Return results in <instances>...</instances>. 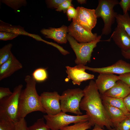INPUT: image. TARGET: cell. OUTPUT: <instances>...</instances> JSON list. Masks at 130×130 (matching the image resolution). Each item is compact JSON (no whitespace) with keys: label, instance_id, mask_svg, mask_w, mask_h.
Segmentation results:
<instances>
[{"label":"cell","instance_id":"40","mask_svg":"<svg viewBox=\"0 0 130 130\" xmlns=\"http://www.w3.org/2000/svg\"><path fill=\"white\" fill-rule=\"evenodd\" d=\"M77 1L78 3L81 4L86 3L87 1L86 0H78Z\"/></svg>","mask_w":130,"mask_h":130},{"label":"cell","instance_id":"3","mask_svg":"<svg viewBox=\"0 0 130 130\" xmlns=\"http://www.w3.org/2000/svg\"><path fill=\"white\" fill-rule=\"evenodd\" d=\"M117 0H99L95 10L97 18L101 17L103 20L104 26L102 35H107L112 31V26L115 22L116 16L118 14L115 12L114 7L118 4Z\"/></svg>","mask_w":130,"mask_h":130},{"label":"cell","instance_id":"24","mask_svg":"<svg viewBox=\"0 0 130 130\" xmlns=\"http://www.w3.org/2000/svg\"><path fill=\"white\" fill-rule=\"evenodd\" d=\"M12 44L9 43L0 49V66L7 61L12 53L11 51Z\"/></svg>","mask_w":130,"mask_h":130},{"label":"cell","instance_id":"14","mask_svg":"<svg viewBox=\"0 0 130 130\" xmlns=\"http://www.w3.org/2000/svg\"><path fill=\"white\" fill-rule=\"evenodd\" d=\"M67 28L68 27L64 25L58 28H43L40 32L46 38L52 39L60 44H65L67 41Z\"/></svg>","mask_w":130,"mask_h":130},{"label":"cell","instance_id":"37","mask_svg":"<svg viewBox=\"0 0 130 130\" xmlns=\"http://www.w3.org/2000/svg\"><path fill=\"white\" fill-rule=\"evenodd\" d=\"M123 100L126 109L130 113V93L123 98Z\"/></svg>","mask_w":130,"mask_h":130},{"label":"cell","instance_id":"20","mask_svg":"<svg viewBox=\"0 0 130 130\" xmlns=\"http://www.w3.org/2000/svg\"><path fill=\"white\" fill-rule=\"evenodd\" d=\"M101 96L103 100L110 105L120 109L127 116L130 114L126 109L123 98L112 97L103 95H101Z\"/></svg>","mask_w":130,"mask_h":130},{"label":"cell","instance_id":"13","mask_svg":"<svg viewBox=\"0 0 130 130\" xmlns=\"http://www.w3.org/2000/svg\"><path fill=\"white\" fill-rule=\"evenodd\" d=\"M23 67L21 63L12 53L8 59L0 66V81L9 77Z\"/></svg>","mask_w":130,"mask_h":130},{"label":"cell","instance_id":"42","mask_svg":"<svg viewBox=\"0 0 130 130\" xmlns=\"http://www.w3.org/2000/svg\"></svg>","mask_w":130,"mask_h":130},{"label":"cell","instance_id":"2","mask_svg":"<svg viewBox=\"0 0 130 130\" xmlns=\"http://www.w3.org/2000/svg\"><path fill=\"white\" fill-rule=\"evenodd\" d=\"M25 81L26 87L22 90L20 98L18 117L19 120L33 112L38 111L46 113L41 105L40 96L36 91V82L29 75L25 77Z\"/></svg>","mask_w":130,"mask_h":130},{"label":"cell","instance_id":"29","mask_svg":"<svg viewBox=\"0 0 130 130\" xmlns=\"http://www.w3.org/2000/svg\"><path fill=\"white\" fill-rule=\"evenodd\" d=\"M72 1L71 0H65L56 9V10L59 12L62 11L64 13L66 12L69 7L71 6H72Z\"/></svg>","mask_w":130,"mask_h":130},{"label":"cell","instance_id":"11","mask_svg":"<svg viewBox=\"0 0 130 130\" xmlns=\"http://www.w3.org/2000/svg\"><path fill=\"white\" fill-rule=\"evenodd\" d=\"M85 70L95 72L118 74L119 75L130 72V64L120 59L110 66L92 68L84 66Z\"/></svg>","mask_w":130,"mask_h":130},{"label":"cell","instance_id":"39","mask_svg":"<svg viewBox=\"0 0 130 130\" xmlns=\"http://www.w3.org/2000/svg\"><path fill=\"white\" fill-rule=\"evenodd\" d=\"M93 129L91 130H115L116 129H112L108 130H104L97 125H95Z\"/></svg>","mask_w":130,"mask_h":130},{"label":"cell","instance_id":"27","mask_svg":"<svg viewBox=\"0 0 130 130\" xmlns=\"http://www.w3.org/2000/svg\"><path fill=\"white\" fill-rule=\"evenodd\" d=\"M43 117L37 120L33 125L28 127V130H51L46 123Z\"/></svg>","mask_w":130,"mask_h":130},{"label":"cell","instance_id":"16","mask_svg":"<svg viewBox=\"0 0 130 130\" xmlns=\"http://www.w3.org/2000/svg\"><path fill=\"white\" fill-rule=\"evenodd\" d=\"M115 44L121 51L130 50V37L121 27L117 25L111 36Z\"/></svg>","mask_w":130,"mask_h":130},{"label":"cell","instance_id":"4","mask_svg":"<svg viewBox=\"0 0 130 130\" xmlns=\"http://www.w3.org/2000/svg\"><path fill=\"white\" fill-rule=\"evenodd\" d=\"M22 84L14 88L12 94L0 100V117L7 118L15 123L18 121L20 96Z\"/></svg>","mask_w":130,"mask_h":130},{"label":"cell","instance_id":"7","mask_svg":"<svg viewBox=\"0 0 130 130\" xmlns=\"http://www.w3.org/2000/svg\"><path fill=\"white\" fill-rule=\"evenodd\" d=\"M46 124L51 130H60L61 128L70 124L89 120L86 114L73 116L67 114L61 111L54 115H46L43 116Z\"/></svg>","mask_w":130,"mask_h":130},{"label":"cell","instance_id":"5","mask_svg":"<svg viewBox=\"0 0 130 130\" xmlns=\"http://www.w3.org/2000/svg\"><path fill=\"white\" fill-rule=\"evenodd\" d=\"M102 35H98L95 40L90 42L78 43L73 37L67 35V39L76 56L75 61L77 65L84 66L90 63L92 52L97 43L101 41Z\"/></svg>","mask_w":130,"mask_h":130},{"label":"cell","instance_id":"18","mask_svg":"<svg viewBox=\"0 0 130 130\" xmlns=\"http://www.w3.org/2000/svg\"><path fill=\"white\" fill-rule=\"evenodd\" d=\"M103 105L113 126L115 128L127 117L120 109L102 100Z\"/></svg>","mask_w":130,"mask_h":130},{"label":"cell","instance_id":"43","mask_svg":"<svg viewBox=\"0 0 130 130\" xmlns=\"http://www.w3.org/2000/svg\"><path fill=\"white\" fill-rule=\"evenodd\" d=\"M117 130L116 129V130Z\"/></svg>","mask_w":130,"mask_h":130},{"label":"cell","instance_id":"6","mask_svg":"<svg viewBox=\"0 0 130 130\" xmlns=\"http://www.w3.org/2000/svg\"><path fill=\"white\" fill-rule=\"evenodd\" d=\"M84 96L83 90L79 88L68 89L64 91L60 97L61 111L77 115H82L80 104Z\"/></svg>","mask_w":130,"mask_h":130},{"label":"cell","instance_id":"36","mask_svg":"<svg viewBox=\"0 0 130 130\" xmlns=\"http://www.w3.org/2000/svg\"><path fill=\"white\" fill-rule=\"evenodd\" d=\"M119 80L124 82L130 87V72L121 74L118 76Z\"/></svg>","mask_w":130,"mask_h":130},{"label":"cell","instance_id":"35","mask_svg":"<svg viewBox=\"0 0 130 130\" xmlns=\"http://www.w3.org/2000/svg\"><path fill=\"white\" fill-rule=\"evenodd\" d=\"M77 13L76 9L73 6L69 7L66 12L68 20L70 21L72 19H74L76 17Z\"/></svg>","mask_w":130,"mask_h":130},{"label":"cell","instance_id":"31","mask_svg":"<svg viewBox=\"0 0 130 130\" xmlns=\"http://www.w3.org/2000/svg\"><path fill=\"white\" fill-rule=\"evenodd\" d=\"M65 0H46L48 7L56 9Z\"/></svg>","mask_w":130,"mask_h":130},{"label":"cell","instance_id":"33","mask_svg":"<svg viewBox=\"0 0 130 130\" xmlns=\"http://www.w3.org/2000/svg\"><path fill=\"white\" fill-rule=\"evenodd\" d=\"M118 4L122 9L123 14L130 10V0H121Z\"/></svg>","mask_w":130,"mask_h":130},{"label":"cell","instance_id":"34","mask_svg":"<svg viewBox=\"0 0 130 130\" xmlns=\"http://www.w3.org/2000/svg\"><path fill=\"white\" fill-rule=\"evenodd\" d=\"M13 93L9 88L0 87V100L11 95Z\"/></svg>","mask_w":130,"mask_h":130},{"label":"cell","instance_id":"17","mask_svg":"<svg viewBox=\"0 0 130 130\" xmlns=\"http://www.w3.org/2000/svg\"><path fill=\"white\" fill-rule=\"evenodd\" d=\"M130 93V87L124 82L119 80L103 95L112 97L124 98Z\"/></svg>","mask_w":130,"mask_h":130},{"label":"cell","instance_id":"38","mask_svg":"<svg viewBox=\"0 0 130 130\" xmlns=\"http://www.w3.org/2000/svg\"><path fill=\"white\" fill-rule=\"evenodd\" d=\"M121 54L125 58L130 59V50L126 51H121Z\"/></svg>","mask_w":130,"mask_h":130},{"label":"cell","instance_id":"12","mask_svg":"<svg viewBox=\"0 0 130 130\" xmlns=\"http://www.w3.org/2000/svg\"><path fill=\"white\" fill-rule=\"evenodd\" d=\"M84 65H77L73 67H66L68 78L71 79L74 85H80L82 82L94 78V76L85 72Z\"/></svg>","mask_w":130,"mask_h":130},{"label":"cell","instance_id":"22","mask_svg":"<svg viewBox=\"0 0 130 130\" xmlns=\"http://www.w3.org/2000/svg\"><path fill=\"white\" fill-rule=\"evenodd\" d=\"M91 126L89 121H82L75 123L72 125L62 127L60 130H87Z\"/></svg>","mask_w":130,"mask_h":130},{"label":"cell","instance_id":"15","mask_svg":"<svg viewBox=\"0 0 130 130\" xmlns=\"http://www.w3.org/2000/svg\"><path fill=\"white\" fill-rule=\"evenodd\" d=\"M118 80V76L114 74L100 73L95 82L99 92L103 95Z\"/></svg>","mask_w":130,"mask_h":130},{"label":"cell","instance_id":"30","mask_svg":"<svg viewBox=\"0 0 130 130\" xmlns=\"http://www.w3.org/2000/svg\"><path fill=\"white\" fill-rule=\"evenodd\" d=\"M18 36L10 33L5 32H0V40H12Z\"/></svg>","mask_w":130,"mask_h":130},{"label":"cell","instance_id":"28","mask_svg":"<svg viewBox=\"0 0 130 130\" xmlns=\"http://www.w3.org/2000/svg\"><path fill=\"white\" fill-rule=\"evenodd\" d=\"M115 129L117 130H130V119L127 117L120 123Z\"/></svg>","mask_w":130,"mask_h":130},{"label":"cell","instance_id":"1","mask_svg":"<svg viewBox=\"0 0 130 130\" xmlns=\"http://www.w3.org/2000/svg\"><path fill=\"white\" fill-rule=\"evenodd\" d=\"M84 96L80 104V110L86 112L92 126L97 125L109 129L113 126L103 105L95 82L91 80L83 90Z\"/></svg>","mask_w":130,"mask_h":130},{"label":"cell","instance_id":"19","mask_svg":"<svg viewBox=\"0 0 130 130\" xmlns=\"http://www.w3.org/2000/svg\"><path fill=\"white\" fill-rule=\"evenodd\" d=\"M0 32H5L18 36L25 35L33 38L34 34H31L26 32L23 27L20 26H13L0 20Z\"/></svg>","mask_w":130,"mask_h":130},{"label":"cell","instance_id":"10","mask_svg":"<svg viewBox=\"0 0 130 130\" xmlns=\"http://www.w3.org/2000/svg\"><path fill=\"white\" fill-rule=\"evenodd\" d=\"M68 34L80 43L90 42L97 38V33L87 31L80 26L72 22L68 27Z\"/></svg>","mask_w":130,"mask_h":130},{"label":"cell","instance_id":"25","mask_svg":"<svg viewBox=\"0 0 130 130\" xmlns=\"http://www.w3.org/2000/svg\"><path fill=\"white\" fill-rule=\"evenodd\" d=\"M0 1L10 7L17 12L18 10L22 6H25L27 4L26 0H1Z\"/></svg>","mask_w":130,"mask_h":130},{"label":"cell","instance_id":"21","mask_svg":"<svg viewBox=\"0 0 130 130\" xmlns=\"http://www.w3.org/2000/svg\"><path fill=\"white\" fill-rule=\"evenodd\" d=\"M116 22L130 37V16L128 12L123 14H117L116 16Z\"/></svg>","mask_w":130,"mask_h":130},{"label":"cell","instance_id":"41","mask_svg":"<svg viewBox=\"0 0 130 130\" xmlns=\"http://www.w3.org/2000/svg\"><path fill=\"white\" fill-rule=\"evenodd\" d=\"M127 117L130 119V113L128 115Z\"/></svg>","mask_w":130,"mask_h":130},{"label":"cell","instance_id":"9","mask_svg":"<svg viewBox=\"0 0 130 130\" xmlns=\"http://www.w3.org/2000/svg\"><path fill=\"white\" fill-rule=\"evenodd\" d=\"M40 96L41 105L47 114L54 115L61 111L60 95L57 92H44Z\"/></svg>","mask_w":130,"mask_h":130},{"label":"cell","instance_id":"32","mask_svg":"<svg viewBox=\"0 0 130 130\" xmlns=\"http://www.w3.org/2000/svg\"><path fill=\"white\" fill-rule=\"evenodd\" d=\"M15 130H28L25 118L20 119L15 123Z\"/></svg>","mask_w":130,"mask_h":130},{"label":"cell","instance_id":"23","mask_svg":"<svg viewBox=\"0 0 130 130\" xmlns=\"http://www.w3.org/2000/svg\"><path fill=\"white\" fill-rule=\"evenodd\" d=\"M32 77L35 80L38 82H43L47 78L48 75L46 69L42 68H37L32 73Z\"/></svg>","mask_w":130,"mask_h":130},{"label":"cell","instance_id":"26","mask_svg":"<svg viewBox=\"0 0 130 130\" xmlns=\"http://www.w3.org/2000/svg\"><path fill=\"white\" fill-rule=\"evenodd\" d=\"M0 130H15V123L7 118L0 117Z\"/></svg>","mask_w":130,"mask_h":130},{"label":"cell","instance_id":"8","mask_svg":"<svg viewBox=\"0 0 130 130\" xmlns=\"http://www.w3.org/2000/svg\"><path fill=\"white\" fill-rule=\"evenodd\" d=\"M77 13L72 22L80 26L87 31L92 32V30L95 26L97 18L95 10L78 6Z\"/></svg>","mask_w":130,"mask_h":130}]
</instances>
